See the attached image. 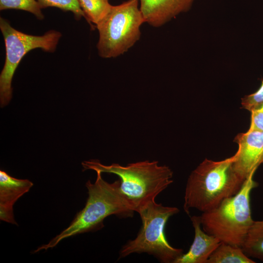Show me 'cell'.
Returning <instances> with one entry per match:
<instances>
[{
    "label": "cell",
    "mask_w": 263,
    "mask_h": 263,
    "mask_svg": "<svg viewBox=\"0 0 263 263\" xmlns=\"http://www.w3.org/2000/svg\"><path fill=\"white\" fill-rule=\"evenodd\" d=\"M41 8L54 7L65 11L72 12L76 19L82 17L86 19L85 15L81 8L78 0H37Z\"/></svg>",
    "instance_id": "obj_16"
},
{
    "label": "cell",
    "mask_w": 263,
    "mask_h": 263,
    "mask_svg": "<svg viewBox=\"0 0 263 263\" xmlns=\"http://www.w3.org/2000/svg\"><path fill=\"white\" fill-rule=\"evenodd\" d=\"M194 230V237L189 250L183 253L174 263H207L210 256L221 242L203 229L200 216L190 217Z\"/></svg>",
    "instance_id": "obj_11"
},
{
    "label": "cell",
    "mask_w": 263,
    "mask_h": 263,
    "mask_svg": "<svg viewBox=\"0 0 263 263\" xmlns=\"http://www.w3.org/2000/svg\"><path fill=\"white\" fill-rule=\"evenodd\" d=\"M241 247L250 258L263 261V220L254 222Z\"/></svg>",
    "instance_id": "obj_13"
},
{
    "label": "cell",
    "mask_w": 263,
    "mask_h": 263,
    "mask_svg": "<svg viewBox=\"0 0 263 263\" xmlns=\"http://www.w3.org/2000/svg\"><path fill=\"white\" fill-rule=\"evenodd\" d=\"M263 103V80L257 91L242 99V107L250 112Z\"/></svg>",
    "instance_id": "obj_17"
},
{
    "label": "cell",
    "mask_w": 263,
    "mask_h": 263,
    "mask_svg": "<svg viewBox=\"0 0 263 263\" xmlns=\"http://www.w3.org/2000/svg\"><path fill=\"white\" fill-rule=\"evenodd\" d=\"M241 246L221 242L207 263H254Z\"/></svg>",
    "instance_id": "obj_12"
},
{
    "label": "cell",
    "mask_w": 263,
    "mask_h": 263,
    "mask_svg": "<svg viewBox=\"0 0 263 263\" xmlns=\"http://www.w3.org/2000/svg\"><path fill=\"white\" fill-rule=\"evenodd\" d=\"M17 9L34 14L37 19H42V8L37 0H0V10Z\"/></svg>",
    "instance_id": "obj_15"
},
{
    "label": "cell",
    "mask_w": 263,
    "mask_h": 263,
    "mask_svg": "<svg viewBox=\"0 0 263 263\" xmlns=\"http://www.w3.org/2000/svg\"><path fill=\"white\" fill-rule=\"evenodd\" d=\"M138 0H128L112 5L106 16L96 25L99 32L97 48L103 58L116 57L127 51L140 37V26L145 22Z\"/></svg>",
    "instance_id": "obj_6"
},
{
    "label": "cell",
    "mask_w": 263,
    "mask_h": 263,
    "mask_svg": "<svg viewBox=\"0 0 263 263\" xmlns=\"http://www.w3.org/2000/svg\"><path fill=\"white\" fill-rule=\"evenodd\" d=\"M83 170L111 173L120 178V191L134 211L141 206L155 200L172 182L173 172L157 161L145 160L123 166L113 163L104 165L98 160L84 161Z\"/></svg>",
    "instance_id": "obj_3"
},
{
    "label": "cell",
    "mask_w": 263,
    "mask_h": 263,
    "mask_svg": "<svg viewBox=\"0 0 263 263\" xmlns=\"http://www.w3.org/2000/svg\"><path fill=\"white\" fill-rule=\"evenodd\" d=\"M33 183L28 179L12 177L0 170V219L18 225L15 220L13 207L16 201L29 191Z\"/></svg>",
    "instance_id": "obj_9"
},
{
    "label": "cell",
    "mask_w": 263,
    "mask_h": 263,
    "mask_svg": "<svg viewBox=\"0 0 263 263\" xmlns=\"http://www.w3.org/2000/svg\"><path fill=\"white\" fill-rule=\"evenodd\" d=\"M250 126L249 130L263 131V103L251 112Z\"/></svg>",
    "instance_id": "obj_18"
},
{
    "label": "cell",
    "mask_w": 263,
    "mask_h": 263,
    "mask_svg": "<svg viewBox=\"0 0 263 263\" xmlns=\"http://www.w3.org/2000/svg\"><path fill=\"white\" fill-rule=\"evenodd\" d=\"M235 159V154L218 161L206 158L191 172L185 191L186 213L192 208L202 213L211 210L240 191L245 180L236 172Z\"/></svg>",
    "instance_id": "obj_2"
},
{
    "label": "cell",
    "mask_w": 263,
    "mask_h": 263,
    "mask_svg": "<svg viewBox=\"0 0 263 263\" xmlns=\"http://www.w3.org/2000/svg\"><path fill=\"white\" fill-rule=\"evenodd\" d=\"M0 29L6 52L4 65L0 75V105L2 108L8 104L12 98V79L22 58L35 49L54 52L61 34L52 30L42 36L26 34L14 28L8 20L2 17L0 18Z\"/></svg>",
    "instance_id": "obj_7"
},
{
    "label": "cell",
    "mask_w": 263,
    "mask_h": 263,
    "mask_svg": "<svg viewBox=\"0 0 263 263\" xmlns=\"http://www.w3.org/2000/svg\"><path fill=\"white\" fill-rule=\"evenodd\" d=\"M139 213L142 226L136 237L129 241L119 252V259L133 253H146L153 255L162 263H174L184 253L181 248L172 246L165 235L164 229L169 219L179 209L156 203L148 202L135 211Z\"/></svg>",
    "instance_id": "obj_5"
},
{
    "label": "cell",
    "mask_w": 263,
    "mask_h": 263,
    "mask_svg": "<svg viewBox=\"0 0 263 263\" xmlns=\"http://www.w3.org/2000/svg\"><path fill=\"white\" fill-rule=\"evenodd\" d=\"M145 22L159 27L179 13L187 11L194 0H138Z\"/></svg>",
    "instance_id": "obj_10"
},
{
    "label": "cell",
    "mask_w": 263,
    "mask_h": 263,
    "mask_svg": "<svg viewBox=\"0 0 263 263\" xmlns=\"http://www.w3.org/2000/svg\"><path fill=\"white\" fill-rule=\"evenodd\" d=\"M86 19L93 28L92 23L98 24L108 14L112 7L109 0H78Z\"/></svg>",
    "instance_id": "obj_14"
},
{
    "label": "cell",
    "mask_w": 263,
    "mask_h": 263,
    "mask_svg": "<svg viewBox=\"0 0 263 263\" xmlns=\"http://www.w3.org/2000/svg\"><path fill=\"white\" fill-rule=\"evenodd\" d=\"M235 142L238 150L235 154L234 169L244 181L263 164V131L248 130L238 134Z\"/></svg>",
    "instance_id": "obj_8"
},
{
    "label": "cell",
    "mask_w": 263,
    "mask_h": 263,
    "mask_svg": "<svg viewBox=\"0 0 263 263\" xmlns=\"http://www.w3.org/2000/svg\"><path fill=\"white\" fill-rule=\"evenodd\" d=\"M255 171L244 181L235 195L224 200L215 208L200 216L203 230L221 242L242 247L254 221L250 206V193L258 186Z\"/></svg>",
    "instance_id": "obj_4"
},
{
    "label": "cell",
    "mask_w": 263,
    "mask_h": 263,
    "mask_svg": "<svg viewBox=\"0 0 263 263\" xmlns=\"http://www.w3.org/2000/svg\"><path fill=\"white\" fill-rule=\"evenodd\" d=\"M94 183H86L88 197L84 207L78 213L68 227L48 244L34 251L47 250L56 246L62 240L79 234L99 230L104 227V219L115 215L120 218L132 217L134 210L120 189V181L110 183L103 180L101 173L97 172Z\"/></svg>",
    "instance_id": "obj_1"
}]
</instances>
